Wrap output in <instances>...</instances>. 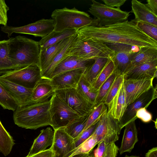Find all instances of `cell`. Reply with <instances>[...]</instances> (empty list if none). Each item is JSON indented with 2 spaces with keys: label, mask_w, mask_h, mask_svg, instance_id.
<instances>
[{
  "label": "cell",
  "mask_w": 157,
  "mask_h": 157,
  "mask_svg": "<svg viewBox=\"0 0 157 157\" xmlns=\"http://www.w3.org/2000/svg\"><path fill=\"white\" fill-rule=\"evenodd\" d=\"M124 157H140L139 156H134V155H132L130 156H129L127 155H126Z\"/></svg>",
  "instance_id": "50"
},
{
  "label": "cell",
  "mask_w": 157,
  "mask_h": 157,
  "mask_svg": "<svg viewBox=\"0 0 157 157\" xmlns=\"http://www.w3.org/2000/svg\"><path fill=\"white\" fill-rule=\"evenodd\" d=\"M145 107L139 109L136 113V117L140 119L143 122L148 123L152 120L151 114L147 111Z\"/></svg>",
  "instance_id": "44"
},
{
  "label": "cell",
  "mask_w": 157,
  "mask_h": 157,
  "mask_svg": "<svg viewBox=\"0 0 157 157\" xmlns=\"http://www.w3.org/2000/svg\"><path fill=\"white\" fill-rule=\"evenodd\" d=\"M50 100L18 106L14 111L15 124L26 129L35 130L50 125Z\"/></svg>",
  "instance_id": "3"
},
{
  "label": "cell",
  "mask_w": 157,
  "mask_h": 157,
  "mask_svg": "<svg viewBox=\"0 0 157 157\" xmlns=\"http://www.w3.org/2000/svg\"><path fill=\"white\" fill-rule=\"evenodd\" d=\"M94 59H86L73 56H68L65 57L54 68L47 79L64 72L78 69L87 70L94 63Z\"/></svg>",
  "instance_id": "15"
},
{
  "label": "cell",
  "mask_w": 157,
  "mask_h": 157,
  "mask_svg": "<svg viewBox=\"0 0 157 157\" xmlns=\"http://www.w3.org/2000/svg\"><path fill=\"white\" fill-rule=\"evenodd\" d=\"M114 66L111 58L92 85L93 89L98 92L101 85L113 72Z\"/></svg>",
  "instance_id": "35"
},
{
  "label": "cell",
  "mask_w": 157,
  "mask_h": 157,
  "mask_svg": "<svg viewBox=\"0 0 157 157\" xmlns=\"http://www.w3.org/2000/svg\"><path fill=\"white\" fill-rule=\"evenodd\" d=\"M88 11L97 22V26L102 27L113 25L127 20L130 12L122 10L120 8H112L94 0Z\"/></svg>",
  "instance_id": "7"
},
{
  "label": "cell",
  "mask_w": 157,
  "mask_h": 157,
  "mask_svg": "<svg viewBox=\"0 0 157 157\" xmlns=\"http://www.w3.org/2000/svg\"><path fill=\"white\" fill-rule=\"evenodd\" d=\"M8 40V56L15 69L39 65L38 42L18 36Z\"/></svg>",
  "instance_id": "2"
},
{
  "label": "cell",
  "mask_w": 157,
  "mask_h": 157,
  "mask_svg": "<svg viewBox=\"0 0 157 157\" xmlns=\"http://www.w3.org/2000/svg\"><path fill=\"white\" fill-rule=\"evenodd\" d=\"M131 12L134 13L135 18L132 21L136 24L143 21L157 26V15L154 13L147 4H144L136 0L131 1Z\"/></svg>",
  "instance_id": "20"
},
{
  "label": "cell",
  "mask_w": 157,
  "mask_h": 157,
  "mask_svg": "<svg viewBox=\"0 0 157 157\" xmlns=\"http://www.w3.org/2000/svg\"><path fill=\"white\" fill-rule=\"evenodd\" d=\"M53 141L50 148L54 157H69L75 148L74 139L65 131L64 128L54 130Z\"/></svg>",
  "instance_id": "13"
},
{
  "label": "cell",
  "mask_w": 157,
  "mask_h": 157,
  "mask_svg": "<svg viewBox=\"0 0 157 157\" xmlns=\"http://www.w3.org/2000/svg\"><path fill=\"white\" fill-rule=\"evenodd\" d=\"M51 17L54 21V30L56 31L71 29L78 30L84 27L97 25L95 19L75 7L71 9L66 7L56 9L52 12Z\"/></svg>",
  "instance_id": "4"
},
{
  "label": "cell",
  "mask_w": 157,
  "mask_h": 157,
  "mask_svg": "<svg viewBox=\"0 0 157 157\" xmlns=\"http://www.w3.org/2000/svg\"><path fill=\"white\" fill-rule=\"evenodd\" d=\"M15 143L13 139L0 121V152L5 156L11 152Z\"/></svg>",
  "instance_id": "33"
},
{
  "label": "cell",
  "mask_w": 157,
  "mask_h": 157,
  "mask_svg": "<svg viewBox=\"0 0 157 157\" xmlns=\"http://www.w3.org/2000/svg\"><path fill=\"white\" fill-rule=\"evenodd\" d=\"M54 25L52 19H42L34 23L20 27L3 26L1 31L9 37L13 33H22L43 38L54 30Z\"/></svg>",
  "instance_id": "10"
},
{
  "label": "cell",
  "mask_w": 157,
  "mask_h": 157,
  "mask_svg": "<svg viewBox=\"0 0 157 157\" xmlns=\"http://www.w3.org/2000/svg\"><path fill=\"white\" fill-rule=\"evenodd\" d=\"M77 35L105 43L157 48V42L143 33L132 20L105 26L84 27L78 30Z\"/></svg>",
  "instance_id": "1"
},
{
  "label": "cell",
  "mask_w": 157,
  "mask_h": 157,
  "mask_svg": "<svg viewBox=\"0 0 157 157\" xmlns=\"http://www.w3.org/2000/svg\"><path fill=\"white\" fill-rule=\"evenodd\" d=\"M98 143L95 136L93 134L87 139L76 147L69 157L80 154H88Z\"/></svg>",
  "instance_id": "39"
},
{
  "label": "cell",
  "mask_w": 157,
  "mask_h": 157,
  "mask_svg": "<svg viewBox=\"0 0 157 157\" xmlns=\"http://www.w3.org/2000/svg\"><path fill=\"white\" fill-rule=\"evenodd\" d=\"M127 106L123 82L112 101L107 106L108 112L114 118L119 121L123 116Z\"/></svg>",
  "instance_id": "21"
},
{
  "label": "cell",
  "mask_w": 157,
  "mask_h": 157,
  "mask_svg": "<svg viewBox=\"0 0 157 157\" xmlns=\"http://www.w3.org/2000/svg\"><path fill=\"white\" fill-rule=\"evenodd\" d=\"M157 59L142 63L130 69L124 75V79L144 80L157 76Z\"/></svg>",
  "instance_id": "16"
},
{
  "label": "cell",
  "mask_w": 157,
  "mask_h": 157,
  "mask_svg": "<svg viewBox=\"0 0 157 157\" xmlns=\"http://www.w3.org/2000/svg\"><path fill=\"white\" fill-rule=\"evenodd\" d=\"M55 93L80 116L90 113L95 106L81 95L76 89L58 90Z\"/></svg>",
  "instance_id": "11"
},
{
  "label": "cell",
  "mask_w": 157,
  "mask_h": 157,
  "mask_svg": "<svg viewBox=\"0 0 157 157\" xmlns=\"http://www.w3.org/2000/svg\"><path fill=\"white\" fill-rule=\"evenodd\" d=\"M157 87H151L133 102L127 105L121 119L118 121L122 129L125 125L132 121L136 120V113L141 108H147L151 102L157 97Z\"/></svg>",
  "instance_id": "12"
},
{
  "label": "cell",
  "mask_w": 157,
  "mask_h": 157,
  "mask_svg": "<svg viewBox=\"0 0 157 157\" xmlns=\"http://www.w3.org/2000/svg\"><path fill=\"white\" fill-rule=\"evenodd\" d=\"M2 78L26 88L33 89L41 79V71L38 65H31L8 72Z\"/></svg>",
  "instance_id": "8"
},
{
  "label": "cell",
  "mask_w": 157,
  "mask_h": 157,
  "mask_svg": "<svg viewBox=\"0 0 157 157\" xmlns=\"http://www.w3.org/2000/svg\"><path fill=\"white\" fill-rule=\"evenodd\" d=\"M105 5L112 8H120L126 0H102Z\"/></svg>",
  "instance_id": "45"
},
{
  "label": "cell",
  "mask_w": 157,
  "mask_h": 157,
  "mask_svg": "<svg viewBox=\"0 0 157 157\" xmlns=\"http://www.w3.org/2000/svg\"><path fill=\"white\" fill-rule=\"evenodd\" d=\"M121 129L118 121L108 113L107 109L101 116L93 134L98 143L102 141L115 143L118 140Z\"/></svg>",
  "instance_id": "9"
},
{
  "label": "cell",
  "mask_w": 157,
  "mask_h": 157,
  "mask_svg": "<svg viewBox=\"0 0 157 157\" xmlns=\"http://www.w3.org/2000/svg\"><path fill=\"white\" fill-rule=\"evenodd\" d=\"M77 36V34H76L72 36L67 44L56 55L48 66L42 72V78L47 79L55 67L64 59L68 56L69 48L75 40Z\"/></svg>",
  "instance_id": "29"
},
{
  "label": "cell",
  "mask_w": 157,
  "mask_h": 157,
  "mask_svg": "<svg viewBox=\"0 0 157 157\" xmlns=\"http://www.w3.org/2000/svg\"><path fill=\"white\" fill-rule=\"evenodd\" d=\"M86 70L78 69L67 71L48 80L55 87L56 91L67 89H76L82 76Z\"/></svg>",
  "instance_id": "14"
},
{
  "label": "cell",
  "mask_w": 157,
  "mask_h": 157,
  "mask_svg": "<svg viewBox=\"0 0 157 157\" xmlns=\"http://www.w3.org/2000/svg\"><path fill=\"white\" fill-rule=\"evenodd\" d=\"M15 69L8 56V40L0 41V75Z\"/></svg>",
  "instance_id": "31"
},
{
  "label": "cell",
  "mask_w": 157,
  "mask_h": 157,
  "mask_svg": "<svg viewBox=\"0 0 157 157\" xmlns=\"http://www.w3.org/2000/svg\"><path fill=\"white\" fill-rule=\"evenodd\" d=\"M90 113L81 117L64 128L66 132L74 139H75L83 130Z\"/></svg>",
  "instance_id": "34"
},
{
  "label": "cell",
  "mask_w": 157,
  "mask_h": 157,
  "mask_svg": "<svg viewBox=\"0 0 157 157\" xmlns=\"http://www.w3.org/2000/svg\"><path fill=\"white\" fill-rule=\"evenodd\" d=\"M9 8L4 0H0V24L7 25L8 21L7 11Z\"/></svg>",
  "instance_id": "43"
},
{
  "label": "cell",
  "mask_w": 157,
  "mask_h": 157,
  "mask_svg": "<svg viewBox=\"0 0 157 157\" xmlns=\"http://www.w3.org/2000/svg\"><path fill=\"white\" fill-rule=\"evenodd\" d=\"M135 121H131L124 126L121 146L118 150L120 155L125 152L130 153L138 141Z\"/></svg>",
  "instance_id": "22"
},
{
  "label": "cell",
  "mask_w": 157,
  "mask_h": 157,
  "mask_svg": "<svg viewBox=\"0 0 157 157\" xmlns=\"http://www.w3.org/2000/svg\"><path fill=\"white\" fill-rule=\"evenodd\" d=\"M114 53V51L105 43L81 38L77 35L69 48L68 55L84 59H94L98 57L111 58Z\"/></svg>",
  "instance_id": "5"
},
{
  "label": "cell",
  "mask_w": 157,
  "mask_h": 157,
  "mask_svg": "<svg viewBox=\"0 0 157 157\" xmlns=\"http://www.w3.org/2000/svg\"><path fill=\"white\" fill-rule=\"evenodd\" d=\"M76 89L81 95L95 106L98 92L93 89L92 85L87 81L84 74L82 76Z\"/></svg>",
  "instance_id": "32"
},
{
  "label": "cell",
  "mask_w": 157,
  "mask_h": 157,
  "mask_svg": "<svg viewBox=\"0 0 157 157\" xmlns=\"http://www.w3.org/2000/svg\"><path fill=\"white\" fill-rule=\"evenodd\" d=\"M124 81L123 75H118L116 78L103 101L107 106L111 103L116 95Z\"/></svg>",
  "instance_id": "40"
},
{
  "label": "cell",
  "mask_w": 157,
  "mask_h": 157,
  "mask_svg": "<svg viewBox=\"0 0 157 157\" xmlns=\"http://www.w3.org/2000/svg\"><path fill=\"white\" fill-rule=\"evenodd\" d=\"M99 121L83 131L77 137L74 139L75 148L79 146L93 134Z\"/></svg>",
  "instance_id": "42"
},
{
  "label": "cell",
  "mask_w": 157,
  "mask_h": 157,
  "mask_svg": "<svg viewBox=\"0 0 157 157\" xmlns=\"http://www.w3.org/2000/svg\"><path fill=\"white\" fill-rule=\"evenodd\" d=\"M118 150L115 143L102 141L98 144L97 148L89 152L88 157H116Z\"/></svg>",
  "instance_id": "28"
},
{
  "label": "cell",
  "mask_w": 157,
  "mask_h": 157,
  "mask_svg": "<svg viewBox=\"0 0 157 157\" xmlns=\"http://www.w3.org/2000/svg\"><path fill=\"white\" fill-rule=\"evenodd\" d=\"M107 109V106L103 102L95 106L89 115L83 131L98 122L102 114Z\"/></svg>",
  "instance_id": "37"
},
{
  "label": "cell",
  "mask_w": 157,
  "mask_h": 157,
  "mask_svg": "<svg viewBox=\"0 0 157 157\" xmlns=\"http://www.w3.org/2000/svg\"><path fill=\"white\" fill-rule=\"evenodd\" d=\"M145 157H157V147H154L146 154Z\"/></svg>",
  "instance_id": "48"
},
{
  "label": "cell",
  "mask_w": 157,
  "mask_h": 157,
  "mask_svg": "<svg viewBox=\"0 0 157 157\" xmlns=\"http://www.w3.org/2000/svg\"><path fill=\"white\" fill-rule=\"evenodd\" d=\"M118 75L114 71L112 74L100 86L98 91L95 102V106L101 102H103L110 87Z\"/></svg>",
  "instance_id": "36"
},
{
  "label": "cell",
  "mask_w": 157,
  "mask_h": 157,
  "mask_svg": "<svg viewBox=\"0 0 157 157\" xmlns=\"http://www.w3.org/2000/svg\"><path fill=\"white\" fill-rule=\"evenodd\" d=\"M154 79L144 80L124 79L127 105L153 86Z\"/></svg>",
  "instance_id": "17"
},
{
  "label": "cell",
  "mask_w": 157,
  "mask_h": 157,
  "mask_svg": "<svg viewBox=\"0 0 157 157\" xmlns=\"http://www.w3.org/2000/svg\"><path fill=\"white\" fill-rule=\"evenodd\" d=\"M56 90L47 79H41L33 89L30 103H40L48 100L55 93Z\"/></svg>",
  "instance_id": "23"
},
{
  "label": "cell",
  "mask_w": 157,
  "mask_h": 157,
  "mask_svg": "<svg viewBox=\"0 0 157 157\" xmlns=\"http://www.w3.org/2000/svg\"><path fill=\"white\" fill-rule=\"evenodd\" d=\"M78 29H71L60 31L53 30L38 41L40 50H43L70 37L77 34Z\"/></svg>",
  "instance_id": "26"
},
{
  "label": "cell",
  "mask_w": 157,
  "mask_h": 157,
  "mask_svg": "<svg viewBox=\"0 0 157 157\" xmlns=\"http://www.w3.org/2000/svg\"><path fill=\"white\" fill-rule=\"evenodd\" d=\"M147 5L149 8L157 15V0H147Z\"/></svg>",
  "instance_id": "47"
},
{
  "label": "cell",
  "mask_w": 157,
  "mask_h": 157,
  "mask_svg": "<svg viewBox=\"0 0 157 157\" xmlns=\"http://www.w3.org/2000/svg\"><path fill=\"white\" fill-rule=\"evenodd\" d=\"M0 83L15 100L18 106L30 103L33 89L25 88L0 76Z\"/></svg>",
  "instance_id": "18"
},
{
  "label": "cell",
  "mask_w": 157,
  "mask_h": 157,
  "mask_svg": "<svg viewBox=\"0 0 157 157\" xmlns=\"http://www.w3.org/2000/svg\"><path fill=\"white\" fill-rule=\"evenodd\" d=\"M139 50L128 49L114 50L115 53L111 58L114 66V71L119 75H124L128 71L132 59Z\"/></svg>",
  "instance_id": "19"
},
{
  "label": "cell",
  "mask_w": 157,
  "mask_h": 157,
  "mask_svg": "<svg viewBox=\"0 0 157 157\" xmlns=\"http://www.w3.org/2000/svg\"><path fill=\"white\" fill-rule=\"evenodd\" d=\"M54 132L48 127L42 129L39 135L36 138L33 143L28 155L29 157L35 154L44 151L52 144Z\"/></svg>",
  "instance_id": "24"
},
{
  "label": "cell",
  "mask_w": 157,
  "mask_h": 157,
  "mask_svg": "<svg viewBox=\"0 0 157 157\" xmlns=\"http://www.w3.org/2000/svg\"><path fill=\"white\" fill-rule=\"evenodd\" d=\"M50 125L54 130L67 126L81 117L55 93L50 99Z\"/></svg>",
  "instance_id": "6"
},
{
  "label": "cell",
  "mask_w": 157,
  "mask_h": 157,
  "mask_svg": "<svg viewBox=\"0 0 157 157\" xmlns=\"http://www.w3.org/2000/svg\"><path fill=\"white\" fill-rule=\"evenodd\" d=\"M88 154L83 153L78 154L74 155L71 157H88Z\"/></svg>",
  "instance_id": "49"
},
{
  "label": "cell",
  "mask_w": 157,
  "mask_h": 157,
  "mask_svg": "<svg viewBox=\"0 0 157 157\" xmlns=\"http://www.w3.org/2000/svg\"><path fill=\"white\" fill-rule=\"evenodd\" d=\"M156 59H157V48L140 47L132 59L127 71L134 66Z\"/></svg>",
  "instance_id": "27"
},
{
  "label": "cell",
  "mask_w": 157,
  "mask_h": 157,
  "mask_svg": "<svg viewBox=\"0 0 157 157\" xmlns=\"http://www.w3.org/2000/svg\"><path fill=\"white\" fill-rule=\"evenodd\" d=\"M136 25L143 33L157 42V26L141 21L137 22Z\"/></svg>",
  "instance_id": "41"
},
{
  "label": "cell",
  "mask_w": 157,
  "mask_h": 157,
  "mask_svg": "<svg viewBox=\"0 0 157 157\" xmlns=\"http://www.w3.org/2000/svg\"><path fill=\"white\" fill-rule=\"evenodd\" d=\"M72 36L40 50L39 66L41 73L48 66L55 56L67 44Z\"/></svg>",
  "instance_id": "25"
},
{
  "label": "cell",
  "mask_w": 157,
  "mask_h": 157,
  "mask_svg": "<svg viewBox=\"0 0 157 157\" xmlns=\"http://www.w3.org/2000/svg\"><path fill=\"white\" fill-rule=\"evenodd\" d=\"M0 105L4 109L14 111L18 106L17 102L0 83Z\"/></svg>",
  "instance_id": "38"
},
{
  "label": "cell",
  "mask_w": 157,
  "mask_h": 157,
  "mask_svg": "<svg viewBox=\"0 0 157 157\" xmlns=\"http://www.w3.org/2000/svg\"><path fill=\"white\" fill-rule=\"evenodd\" d=\"M110 59L107 57L96 58L94 63L84 73L86 78L91 85Z\"/></svg>",
  "instance_id": "30"
},
{
  "label": "cell",
  "mask_w": 157,
  "mask_h": 157,
  "mask_svg": "<svg viewBox=\"0 0 157 157\" xmlns=\"http://www.w3.org/2000/svg\"><path fill=\"white\" fill-rule=\"evenodd\" d=\"M29 157H54V153L49 148Z\"/></svg>",
  "instance_id": "46"
}]
</instances>
